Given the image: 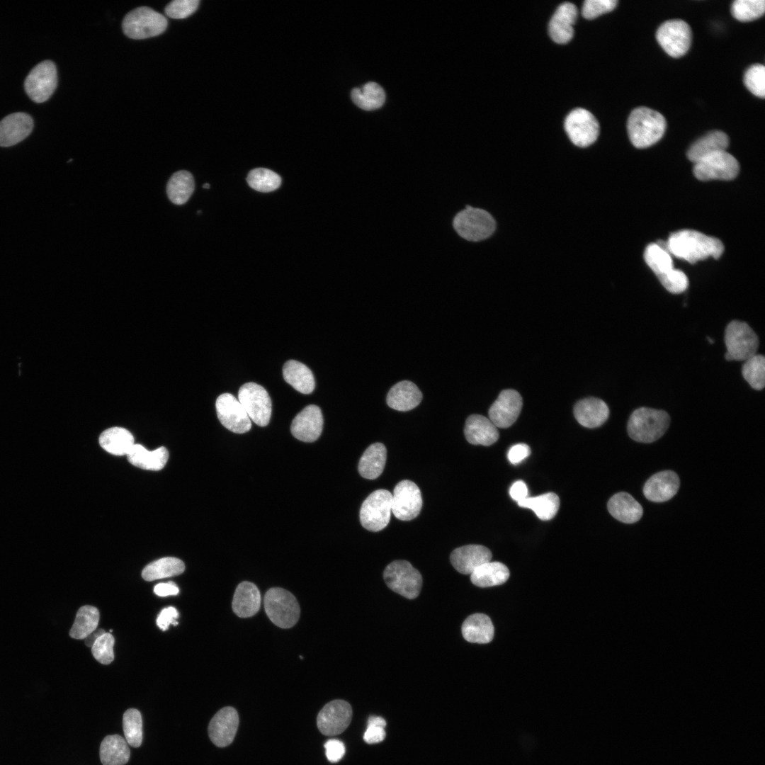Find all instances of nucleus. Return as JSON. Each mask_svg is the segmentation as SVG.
<instances>
[{
    "mask_svg": "<svg viewBox=\"0 0 765 765\" xmlns=\"http://www.w3.org/2000/svg\"><path fill=\"white\" fill-rule=\"evenodd\" d=\"M657 244L664 247L671 256L691 264L708 257L718 259L724 251V246L720 240L692 230L674 232L670 234L667 242L659 241Z\"/></svg>",
    "mask_w": 765,
    "mask_h": 765,
    "instance_id": "nucleus-1",
    "label": "nucleus"
},
{
    "mask_svg": "<svg viewBox=\"0 0 765 765\" xmlns=\"http://www.w3.org/2000/svg\"><path fill=\"white\" fill-rule=\"evenodd\" d=\"M666 126L664 117L647 107L635 108L627 123L629 138L637 148H646L657 143L662 137Z\"/></svg>",
    "mask_w": 765,
    "mask_h": 765,
    "instance_id": "nucleus-2",
    "label": "nucleus"
},
{
    "mask_svg": "<svg viewBox=\"0 0 765 765\" xmlns=\"http://www.w3.org/2000/svg\"><path fill=\"white\" fill-rule=\"evenodd\" d=\"M451 225L455 233L467 242H480L491 237L495 221L487 210L468 205L455 214Z\"/></svg>",
    "mask_w": 765,
    "mask_h": 765,
    "instance_id": "nucleus-3",
    "label": "nucleus"
},
{
    "mask_svg": "<svg viewBox=\"0 0 765 765\" xmlns=\"http://www.w3.org/2000/svg\"><path fill=\"white\" fill-rule=\"evenodd\" d=\"M669 423L670 417L667 412L640 407L630 415L627 431L629 436L635 441L652 443L664 434Z\"/></svg>",
    "mask_w": 765,
    "mask_h": 765,
    "instance_id": "nucleus-4",
    "label": "nucleus"
},
{
    "mask_svg": "<svg viewBox=\"0 0 765 765\" xmlns=\"http://www.w3.org/2000/svg\"><path fill=\"white\" fill-rule=\"evenodd\" d=\"M264 604L270 620L280 628H292L299 620L300 605L295 596L285 589H269L265 594Z\"/></svg>",
    "mask_w": 765,
    "mask_h": 765,
    "instance_id": "nucleus-5",
    "label": "nucleus"
},
{
    "mask_svg": "<svg viewBox=\"0 0 765 765\" xmlns=\"http://www.w3.org/2000/svg\"><path fill=\"white\" fill-rule=\"evenodd\" d=\"M124 33L132 39H145L162 33L167 27V20L151 8L141 6L130 11L123 21Z\"/></svg>",
    "mask_w": 765,
    "mask_h": 765,
    "instance_id": "nucleus-6",
    "label": "nucleus"
},
{
    "mask_svg": "<svg viewBox=\"0 0 765 765\" xmlns=\"http://www.w3.org/2000/svg\"><path fill=\"white\" fill-rule=\"evenodd\" d=\"M727 361H746L756 354L759 339L754 330L744 322H730L725 332Z\"/></svg>",
    "mask_w": 765,
    "mask_h": 765,
    "instance_id": "nucleus-7",
    "label": "nucleus"
},
{
    "mask_svg": "<svg viewBox=\"0 0 765 765\" xmlns=\"http://www.w3.org/2000/svg\"><path fill=\"white\" fill-rule=\"evenodd\" d=\"M387 586L401 596L414 599L422 586V577L408 561L395 560L390 563L383 573Z\"/></svg>",
    "mask_w": 765,
    "mask_h": 765,
    "instance_id": "nucleus-8",
    "label": "nucleus"
},
{
    "mask_svg": "<svg viewBox=\"0 0 765 765\" xmlns=\"http://www.w3.org/2000/svg\"><path fill=\"white\" fill-rule=\"evenodd\" d=\"M392 511V494L384 489L373 492L363 502L360 521L366 529L377 532L390 522Z\"/></svg>",
    "mask_w": 765,
    "mask_h": 765,
    "instance_id": "nucleus-9",
    "label": "nucleus"
},
{
    "mask_svg": "<svg viewBox=\"0 0 765 765\" xmlns=\"http://www.w3.org/2000/svg\"><path fill=\"white\" fill-rule=\"evenodd\" d=\"M238 400L249 417L256 424L266 426L271 416V400L264 387L255 382H247L241 386Z\"/></svg>",
    "mask_w": 765,
    "mask_h": 765,
    "instance_id": "nucleus-10",
    "label": "nucleus"
},
{
    "mask_svg": "<svg viewBox=\"0 0 765 765\" xmlns=\"http://www.w3.org/2000/svg\"><path fill=\"white\" fill-rule=\"evenodd\" d=\"M57 84L56 66L50 60H45L35 66L26 76L24 89L28 97L36 103L49 99Z\"/></svg>",
    "mask_w": 765,
    "mask_h": 765,
    "instance_id": "nucleus-11",
    "label": "nucleus"
},
{
    "mask_svg": "<svg viewBox=\"0 0 765 765\" xmlns=\"http://www.w3.org/2000/svg\"><path fill=\"white\" fill-rule=\"evenodd\" d=\"M656 38L669 55L680 57L688 52L692 33L687 23L681 19H672L664 22L658 28Z\"/></svg>",
    "mask_w": 765,
    "mask_h": 765,
    "instance_id": "nucleus-12",
    "label": "nucleus"
},
{
    "mask_svg": "<svg viewBox=\"0 0 765 765\" xmlns=\"http://www.w3.org/2000/svg\"><path fill=\"white\" fill-rule=\"evenodd\" d=\"M739 170L737 159L726 151L707 156L695 163L693 166L695 176L701 181L732 180L737 176Z\"/></svg>",
    "mask_w": 765,
    "mask_h": 765,
    "instance_id": "nucleus-13",
    "label": "nucleus"
},
{
    "mask_svg": "<svg viewBox=\"0 0 765 765\" xmlns=\"http://www.w3.org/2000/svg\"><path fill=\"white\" fill-rule=\"evenodd\" d=\"M564 125L572 142L580 147L592 144L599 134V125L596 118L589 111L581 108L568 114Z\"/></svg>",
    "mask_w": 765,
    "mask_h": 765,
    "instance_id": "nucleus-14",
    "label": "nucleus"
},
{
    "mask_svg": "<svg viewBox=\"0 0 765 765\" xmlns=\"http://www.w3.org/2000/svg\"><path fill=\"white\" fill-rule=\"evenodd\" d=\"M422 507L421 494L413 482L404 480L395 486L392 494V512L401 521L416 518Z\"/></svg>",
    "mask_w": 765,
    "mask_h": 765,
    "instance_id": "nucleus-15",
    "label": "nucleus"
},
{
    "mask_svg": "<svg viewBox=\"0 0 765 765\" xmlns=\"http://www.w3.org/2000/svg\"><path fill=\"white\" fill-rule=\"evenodd\" d=\"M215 407L219 421L228 430L236 434H244L250 430V418L239 400L232 394L220 395L217 398Z\"/></svg>",
    "mask_w": 765,
    "mask_h": 765,
    "instance_id": "nucleus-16",
    "label": "nucleus"
},
{
    "mask_svg": "<svg viewBox=\"0 0 765 765\" xmlns=\"http://www.w3.org/2000/svg\"><path fill=\"white\" fill-rule=\"evenodd\" d=\"M352 718V708L344 700H334L327 703L319 711L317 725L324 735L334 736L344 732Z\"/></svg>",
    "mask_w": 765,
    "mask_h": 765,
    "instance_id": "nucleus-17",
    "label": "nucleus"
},
{
    "mask_svg": "<svg viewBox=\"0 0 765 765\" xmlns=\"http://www.w3.org/2000/svg\"><path fill=\"white\" fill-rule=\"evenodd\" d=\"M522 405V397L517 391L502 390L489 409V419L497 428H508L518 419Z\"/></svg>",
    "mask_w": 765,
    "mask_h": 765,
    "instance_id": "nucleus-18",
    "label": "nucleus"
},
{
    "mask_svg": "<svg viewBox=\"0 0 765 765\" xmlns=\"http://www.w3.org/2000/svg\"><path fill=\"white\" fill-rule=\"evenodd\" d=\"M238 725L237 710L230 706L225 707L212 717L209 723L210 739L218 747H227L234 740Z\"/></svg>",
    "mask_w": 765,
    "mask_h": 765,
    "instance_id": "nucleus-19",
    "label": "nucleus"
},
{
    "mask_svg": "<svg viewBox=\"0 0 765 765\" xmlns=\"http://www.w3.org/2000/svg\"><path fill=\"white\" fill-rule=\"evenodd\" d=\"M323 422L320 408L310 404L295 416L292 421L290 431L295 438L304 442H313L320 436Z\"/></svg>",
    "mask_w": 765,
    "mask_h": 765,
    "instance_id": "nucleus-20",
    "label": "nucleus"
},
{
    "mask_svg": "<svg viewBox=\"0 0 765 765\" xmlns=\"http://www.w3.org/2000/svg\"><path fill=\"white\" fill-rule=\"evenodd\" d=\"M33 128L32 117L23 112L13 113L0 121V146L10 147L27 137Z\"/></svg>",
    "mask_w": 765,
    "mask_h": 765,
    "instance_id": "nucleus-21",
    "label": "nucleus"
},
{
    "mask_svg": "<svg viewBox=\"0 0 765 765\" xmlns=\"http://www.w3.org/2000/svg\"><path fill=\"white\" fill-rule=\"evenodd\" d=\"M680 486L679 476L672 470H664L652 475L645 483L643 494L653 502H664L672 499Z\"/></svg>",
    "mask_w": 765,
    "mask_h": 765,
    "instance_id": "nucleus-22",
    "label": "nucleus"
},
{
    "mask_svg": "<svg viewBox=\"0 0 765 765\" xmlns=\"http://www.w3.org/2000/svg\"><path fill=\"white\" fill-rule=\"evenodd\" d=\"M577 18V8L570 2L560 4L552 15L549 23V33L558 44L570 42L574 35L573 25Z\"/></svg>",
    "mask_w": 765,
    "mask_h": 765,
    "instance_id": "nucleus-23",
    "label": "nucleus"
},
{
    "mask_svg": "<svg viewBox=\"0 0 765 765\" xmlns=\"http://www.w3.org/2000/svg\"><path fill=\"white\" fill-rule=\"evenodd\" d=\"M491 559V551L480 545H468L458 548L450 556L453 567L464 574H470L477 567L489 562Z\"/></svg>",
    "mask_w": 765,
    "mask_h": 765,
    "instance_id": "nucleus-24",
    "label": "nucleus"
},
{
    "mask_svg": "<svg viewBox=\"0 0 765 765\" xmlns=\"http://www.w3.org/2000/svg\"><path fill=\"white\" fill-rule=\"evenodd\" d=\"M261 596L256 585L248 581L239 583L234 593L232 608L239 618H249L256 614L261 607Z\"/></svg>",
    "mask_w": 765,
    "mask_h": 765,
    "instance_id": "nucleus-25",
    "label": "nucleus"
},
{
    "mask_svg": "<svg viewBox=\"0 0 765 765\" xmlns=\"http://www.w3.org/2000/svg\"><path fill=\"white\" fill-rule=\"evenodd\" d=\"M464 434L466 440L473 445L488 446L499 438L495 425L489 419L480 414H472L467 418Z\"/></svg>",
    "mask_w": 765,
    "mask_h": 765,
    "instance_id": "nucleus-26",
    "label": "nucleus"
},
{
    "mask_svg": "<svg viewBox=\"0 0 765 765\" xmlns=\"http://www.w3.org/2000/svg\"><path fill=\"white\" fill-rule=\"evenodd\" d=\"M577 421L586 428L601 426L607 420L609 409L607 404L599 398L589 397L579 400L574 407Z\"/></svg>",
    "mask_w": 765,
    "mask_h": 765,
    "instance_id": "nucleus-27",
    "label": "nucleus"
},
{
    "mask_svg": "<svg viewBox=\"0 0 765 765\" xmlns=\"http://www.w3.org/2000/svg\"><path fill=\"white\" fill-rule=\"evenodd\" d=\"M422 397L421 392L414 382L402 380L391 387L387 395L386 402L393 409L407 412L417 407Z\"/></svg>",
    "mask_w": 765,
    "mask_h": 765,
    "instance_id": "nucleus-28",
    "label": "nucleus"
},
{
    "mask_svg": "<svg viewBox=\"0 0 765 765\" xmlns=\"http://www.w3.org/2000/svg\"><path fill=\"white\" fill-rule=\"evenodd\" d=\"M607 508L611 515L625 523L638 521L643 514L640 504L627 492L615 494L608 502Z\"/></svg>",
    "mask_w": 765,
    "mask_h": 765,
    "instance_id": "nucleus-29",
    "label": "nucleus"
},
{
    "mask_svg": "<svg viewBox=\"0 0 765 765\" xmlns=\"http://www.w3.org/2000/svg\"><path fill=\"white\" fill-rule=\"evenodd\" d=\"M729 144L728 136L723 132H710L696 141L688 149L687 157L694 163L712 154L725 151Z\"/></svg>",
    "mask_w": 765,
    "mask_h": 765,
    "instance_id": "nucleus-30",
    "label": "nucleus"
},
{
    "mask_svg": "<svg viewBox=\"0 0 765 765\" xmlns=\"http://www.w3.org/2000/svg\"><path fill=\"white\" fill-rule=\"evenodd\" d=\"M461 630L465 640L472 643L486 644L494 637L492 620L483 613L469 616L463 622Z\"/></svg>",
    "mask_w": 765,
    "mask_h": 765,
    "instance_id": "nucleus-31",
    "label": "nucleus"
},
{
    "mask_svg": "<svg viewBox=\"0 0 765 765\" xmlns=\"http://www.w3.org/2000/svg\"><path fill=\"white\" fill-rule=\"evenodd\" d=\"M126 455L134 466L144 470H159L165 466L169 452L164 447L149 451L140 444H134Z\"/></svg>",
    "mask_w": 765,
    "mask_h": 765,
    "instance_id": "nucleus-32",
    "label": "nucleus"
},
{
    "mask_svg": "<svg viewBox=\"0 0 765 765\" xmlns=\"http://www.w3.org/2000/svg\"><path fill=\"white\" fill-rule=\"evenodd\" d=\"M386 457L387 450L382 443L371 444L360 458L358 466L360 475L368 480L378 477L384 470Z\"/></svg>",
    "mask_w": 765,
    "mask_h": 765,
    "instance_id": "nucleus-33",
    "label": "nucleus"
},
{
    "mask_svg": "<svg viewBox=\"0 0 765 765\" xmlns=\"http://www.w3.org/2000/svg\"><path fill=\"white\" fill-rule=\"evenodd\" d=\"M284 380L294 389L302 394L312 392L315 387L311 370L302 363L290 360L283 367Z\"/></svg>",
    "mask_w": 765,
    "mask_h": 765,
    "instance_id": "nucleus-34",
    "label": "nucleus"
},
{
    "mask_svg": "<svg viewBox=\"0 0 765 765\" xmlns=\"http://www.w3.org/2000/svg\"><path fill=\"white\" fill-rule=\"evenodd\" d=\"M103 765H125L129 760L130 751L126 740L119 735L106 736L99 749Z\"/></svg>",
    "mask_w": 765,
    "mask_h": 765,
    "instance_id": "nucleus-35",
    "label": "nucleus"
},
{
    "mask_svg": "<svg viewBox=\"0 0 765 765\" xmlns=\"http://www.w3.org/2000/svg\"><path fill=\"white\" fill-rule=\"evenodd\" d=\"M509 577L507 567L499 562H487L470 574V580L479 587H490L504 584Z\"/></svg>",
    "mask_w": 765,
    "mask_h": 765,
    "instance_id": "nucleus-36",
    "label": "nucleus"
},
{
    "mask_svg": "<svg viewBox=\"0 0 765 765\" xmlns=\"http://www.w3.org/2000/svg\"><path fill=\"white\" fill-rule=\"evenodd\" d=\"M99 444L106 451L115 455H127L134 443L132 434L122 427H112L99 436Z\"/></svg>",
    "mask_w": 765,
    "mask_h": 765,
    "instance_id": "nucleus-37",
    "label": "nucleus"
},
{
    "mask_svg": "<svg viewBox=\"0 0 765 765\" xmlns=\"http://www.w3.org/2000/svg\"><path fill=\"white\" fill-rule=\"evenodd\" d=\"M195 183L192 174L185 170L174 173L166 185L169 199L176 205L186 203L194 191Z\"/></svg>",
    "mask_w": 765,
    "mask_h": 765,
    "instance_id": "nucleus-38",
    "label": "nucleus"
},
{
    "mask_svg": "<svg viewBox=\"0 0 765 765\" xmlns=\"http://www.w3.org/2000/svg\"><path fill=\"white\" fill-rule=\"evenodd\" d=\"M353 102L365 110L380 108L385 100L383 89L375 82H368L361 87L354 88L351 93Z\"/></svg>",
    "mask_w": 765,
    "mask_h": 765,
    "instance_id": "nucleus-39",
    "label": "nucleus"
},
{
    "mask_svg": "<svg viewBox=\"0 0 765 765\" xmlns=\"http://www.w3.org/2000/svg\"><path fill=\"white\" fill-rule=\"evenodd\" d=\"M185 565L182 560L174 557H166L147 565L142 572L146 581L179 575L183 572Z\"/></svg>",
    "mask_w": 765,
    "mask_h": 765,
    "instance_id": "nucleus-40",
    "label": "nucleus"
},
{
    "mask_svg": "<svg viewBox=\"0 0 765 765\" xmlns=\"http://www.w3.org/2000/svg\"><path fill=\"white\" fill-rule=\"evenodd\" d=\"M518 505L532 509L540 520L548 521L556 515L560 506V499L556 494L548 492L537 497H526L518 502Z\"/></svg>",
    "mask_w": 765,
    "mask_h": 765,
    "instance_id": "nucleus-41",
    "label": "nucleus"
},
{
    "mask_svg": "<svg viewBox=\"0 0 765 765\" xmlns=\"http://www.w3.org/2000/svg\"><path fill=\"white\" fill-rule=\"evenodd\" d=\"M646 264L657 276L659 280L668 276L674 269L670 254L657 244H649L644 253Z\"/></svg>",
    "mask_w": 765,
    "mask_h": 765,
    "instance_id": "nucleus-42",
    "label": "nucleus"
},
{
    "mask_svg": "<svg viewBox=\"0 0 765 765\" xmlns=\"http://www.w3.org/2000/svg\"><path fill=\"white\" fill-rule=\"evenodd\" d=\"M98 610L92 606H83L78 610L69 630L71 638L82 640L95 630L99 621Z\"/></svg>",
    "mask_w": 765,
    "mask_h": 765,
    "instance_id": "nucleus-43",
    "label": "nucleus"
},
{
    "mask_svg": "<svg viewBox=\"0 0 765 765\" xmlns=\"http://www.w3.org/2000/svg\"><path fill=\"white\" fill-rule=\"evenodd\" d=\"M249 186L259 192H271L276 190L281 184V178L272 170L265 168L252 169L246 178Z\"/></svg>",
    "mask_w": 765,
    "mask_h": 765,
    "instance_id": "nucleus-44",
    "label": "nucleus"
},
{
    "mask_svg": "<svg viewBox=\"0 0 765 765\" xmlns=\"http://www.w3.org/2000/svg\"><path fill=\"white\" fill-rule=\"evenodd\" d=\"M745 380L756 390H761L765 385V358L756 354L745 361L742 368Z\"/></svg>",
    "mask_w": 765,
    "mask_h": 765,
    "instance_id": "nucleus-45",
    "label": "nucleus"
},
{
    "mask_svg": "<svg viewBox=\"0 0 765 765\" xmlns=\"http://www.w3.org/2000/svg\"><path fill=\"white\" fill-rule=\"evenodd\" d=\"M123 732L126 742L132 747H139L142 742V720L135 708L127 710L123 717Z\"/></svg>",
    "mask_w": 765,
    "mask_h": 765,
    "instance_id": "nucleus-46",
    "label": "nucleus"
},
{
    "mask_svg": "<svg viewBox=\"0 0 765 765\" xmlns=\"http://www.w3.org/2000/svg\"><path fill=\"white\" fill-rule=\"evenodd\" d=\"M765 11L764 0H736L731 6L732 15L740 21H751L760 18Z\"/></svg>",
    "mask_w": 765,
    "mask_h": 765,
    "instance_id": "nucleus-47",
    "label": "nucleus"
},
{
    "mask_svg": "<svg viewBox=\"0 0 765 765\" xmlns=\"http://www.w3.org/2000/svg\"><path fill=\"white\" fill-rule=\"evenodd\" d=\"M744 83L749 91L757 97L765 96V67L763 64L750 66L744 73Z\"/></svg>",
    "mask_w": 765,
    "mask_h": 765,
    "instance_id": "nucleus-48",
    "label": "nucleus"
},
{
    "mask_svg": "<svg viewBox=\"0 0 765 765\" xmlns=\"http://www.w3.org/2000/svg\"><path fill=\"white\" fill-rule=\"evenodd\" d=\"M114 638L110 633L101 635L91 647L94 658L103 664H108L114 659Z\"/></svg>",
    "mask_w": 765,
    "mask_h": 765,
    "instance_id": "nucleus-49",
    "label": "nucleus"
},
{
    "mask_svg": "<svg viewBox=\"0 0 765 765\" xmlns=\"http://www.w3.org/2000/svg\"><path fill=\"white\" fill-rule=\"evenodd\" d=\"M198 5V0H174L166 5L164 11L167 16L181 19L193 13Z\"/></svg>",
    "mask_w": 765,
    "mask_h": 765,
    "instance_id": "nucleus-50",
    "label": "nucleus"
},
{
    "mask_svg": "<svg viewBox=\"0 0 765 765\" xmlns=\"http://www.w3.org/2000/svg\"><path fill=\"white\" fill-rule=\"evenodd\" d=\"M617 4L616 0H586L583 4L582 14L586 19H594L613 11Z\"/></svg>",
    "mask_w": 765,
    "mask_h": 765,
    "instance_id": "nucleus-51",
    "label": "nucleus"
},
{
    "mask_svg": "<svg viewBox=\"0 0 765 765\" xmlns=\"http://www.w3.org/2000/svg\"><path fill=\"white\" fill-rule=\"evenodd\" d=\"M659 281L665 289L674 294L684 292L688 285V280L686 274L676 268Z\"/></svg>",
    "mask_w": 765,
    "mask_h": 765,
    "instance_id": "nucleus-52",
    "label": "nucleus"
},
{
    "mask_svg": "<svg viewBox=\"0 0 765 765\" xmlns=\"http://www.w3.org/2000/svg\"><path fill=\"white\" fill-rule=\"evenodd\" d=\"M324 748L328 760L332 763L339 761L345 754L344 744L337 740H328L324 744Z\"/></svg>",
    "mask_w": 765,
    "mask_h": 765,
    "instance_id": "nucleus-53",
    "label": "nucleus"
},
{
    "mask_svg": "<svg viewBox=\"0 0 765 765\" xmlns=\"http://www.w3.org/2000/svg\"><path fill=\"white\" fill-rule=\"evenodd\" d=\"M178 617L177 610L174 607L169 606L164 608L158 615L157 624L162 630H166L171 624L177 625L178 622L176 620Z\"/></svg>",
    "mask_w": 765,
    "mask_h": 765,
    "instance_id": "nucleus-54",
    "label": "nucleus"
},
{
    "mask_svg": "<svg viewBox=\"0 0 765 765\" xmlns=\"http://www.w3.org/2000/svg\"><path fill=\"white\" fill-rule=\"evenodd\" d=\"M530 453L531 449L528 445L518 443L509 449L507 457L511 464L516 465L526 458Z\"/></svg>",
    "mask_w": 765,
    "mask_h": 765,
    "instance_id": "nucleus-55",
    "label": "nucleus"
},
{
    "mask_svg": "<svg viewBox=\"0 0 765 765\" xmlns=\"http://www.w3.org/2000/svg\"><path fill=\"white\" fill-rule=\"evenodd\" d=\"M385 737V727L380 725H368L363 739L368 744L378 743Z\"/></svg>",
    "mask_w": 765,
    "mask_h": 765,
    "instance_id": "nucleus-56",
    "label": "nucleus"
},
{
    "mask_svg": "<svg viewBox=\"0 0 765 765\" xmlns=\"http://www.w3.org/2000/svg\"><path fill=\"white\" fill-rule=\"evenodd\" d=\"M528 490L526 483L521 480L515 482L509 489L511 497L519 502L528 497Z\"/></svg>",
    "mask_w": 765,
    "mask_h": 765,
    "instance_id": "nucleus-57",
    "label": "nucleus"
},
{
    "mask_svg": "<svg viewBox=\"0 0 765 765\" xmlns=\"http://www.w3.org/2000/svg\"><path fill=\"white\" fill-rule=\"evenodd\" d=\"M154 593L159 596L176 595L179 589L173 582L157 584L154 588Z\"/></svg>",
    "mask_w": 765,
    "mask_h": 765,
    "instance_id": "nucleus-58",
    "label": "nucleus"
},
{
    "mask_svg": "<svg viewBox=\"0 0 765 765\" xmlns=\"http://www.w3.org/2000/svg\"><path fill=\"white\" fill-rule=\"evenodd\" d=\"M105 633L106 631L103 629H96L84 638L86 645L91 647L95 642Z\"/></svg>",
    "mask_w": 765,
    "mask_h": 765,
    "instance_id": "nucleus-59",
    "label": "nucleus"
},
{
    "mask_svg": "<svg viewBox=\"0 0 765 765\" xmlns=\"http://www.w3.org/2000/svg\"><path fill=\"white\" fill-rule=\"evenodd\" d=\"M368 725H380V726H382V727H385L386 722L381 717L371 716L368 720Z\"/></svg>",
    "mask_w": 765,
    "mask_h": 765,
    "instance_id": "nucleus-60",
    "label": "nucleus"
},
{
    "mask_svg": "<svg viewBox=\"0 0 765 765\" xmlns=\"http://www.w3.org/2000/svg\"><path fill=\"white\" fill-rule=\"evenodd\" d=\"M203 187L204 188H210V185L209 183H205V184H204V185L203 186Z\"/></svg>",
    "mask_w": 765,
    "mask_h": 765,
    "instance_id": "nucleus-61",
    "label": "nucleus"
},
{
    "mask_svg": "<svg viewBox=\"0 0 765 765\" xmlns=\"http://www.w3.org/2000/svg\"><path fill=\"white\" fill-rule=\"evenodd\" d=\"M707 339L710 344H713L714 342V341L711 338H710L709 336L707 337Z\"/></svg>",
    "mask_w": 765,
    "mask_h": 765,
    "instance_id": "nucleus-62",
    "label": "nucleus"
}]
</instances>
